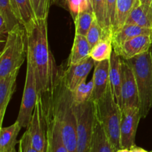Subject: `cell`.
Segmentation results:
<instances>
[{
	"instance_id": "cell-21",
	"label": "cell",
	"mask_w": 152,
	"mask_h": 152,
	"mask_svg": "<svg viewBox=\"0 0 152 152\" xmlns=\"http://www.w3.org/2000/svg\"><path fill=\"white\" fill-rule=\"evenodd\" d=\"M22 126L19 122L16 121L8 127H1L0 129V152L10 151L15 149L18 143L17 137Z\"/></svg>"
},
{
	"instance_id": "cell-27",
	"label": "cell",
	"mask_w": 152,
	"mask_h": 152,
	"mask_svg": "<svg viewBox=\"0 0 152 152\" xmlns=\"http://www.w3.org/2000/svg\"><path fill=\"white\" fill-rule=\"evenodd\" d=\"M94 92V80L93 79L90 80L88 83H81L77 90L73 92L74 94V100L76 105L84 103L92 99Z\"/></svg>"
},
{
	"instance_id": "cell-22",
	"label": "cell",
	"mask_w": 152,
	"mask_h": 152,
	"mask_svg": "<svg viewBox=\"0 0 152 152\" xmlns=\"http://www.w3.org/2000/svg\"><path fill=\"white\" fill-rule=\"evenodd\" d=\"M126 24L136 25L152 29V7L140 4L131 12Z\"/></svg>"
},
{
	"instance_id": "cell-38",
	"label": "cell",
	"mask_w": 152,
	"mask_h": 152,
	"mask_svg": "<svg viewBox=\"0 0 152 152\" xmlns=\"http://www.w3.org/2000/svg\"><path fill=\"white\" fill-rule=\"evenodd\" d=\"M7 152H17L16 151V149H13V150H12V151H7Z\"/></svg>"
},
{
	"instance_id": "cell-7",
	"label": "cell",
	"mask_w": 152,
	"mask_h": 152,
	"mask_svg": "<svg viewBox=\"0 0 152 152\" xmlns=\"http://www.w3.org/2000/svg\"><path fill=\"white\" fill-rule=\"evenodd\" d=\"M39 93L32 65L27 59L26 78L17 120L22 128H28L37 104Z\"/></svg>"
},
{
	"instance_id": "cell-8",
	"label": "cell",
	"mask_w": 152,
	"mask_h": 152,
	"mask_svg": "<svg viewBox=\"0 0 152 152\" xmlns=\"http://www.w3.org/2000/svg\"><path fill=\"white\" fill-rule=\"evenodd\" d=\"M46 121V152H68L64 144L59 120L47 94H42Z\"/></svg>"
},
{
	"instance_id": "cell-1",
	"label": "cell",
	"mask_w": 152,
	"mask_h": 152,
	"mask_svg": "<svg viewBox=\"0 0 152 152\" xmlns=\"http://www.w3.org/2000/svg\"><path fill=\"white\" fill-rule=\"evenodd\" d=\"M28 54L35 76L39 94L52 89L56 70L50 52L48 37V19L38 20L35 26L27 33Z\"/></svg>"
},
{
	"instance_id": "cell-25",
	"label": "cell",
	"mask_w": 152,
	"mask_h": 152,
	"mask_svg": "<svg viewBox=\"0 0 152 152\" xmlns=\"http://www.w3.org/2000/svg\"><path fill=\"white\" fill-rule=\"evenodd\" d=\"M114 48L112 45V37L103 39L91 48L90 57L95 62L109 59L111 56Z\"/></svg>"
},
{
	"instance_id": "cell-32",
	"label": "cell",
	"mask_w": 152,
	"mask_h": 152,
	"mask_svg": "<svg viewBox=\"0 0 152 152\" xmlns=\"http://www.w3.org/2000/svg\"><path fill=\"white\" fill-rule=\"evenodd\" d=\"M116 6H117V0H106L107 25L108 28L111 32L113 31L114 20H115Z\"/></svg>"
},
{
	"instance_id": "cell-31",
	"label": "cell",
	"mask_w": 152,
	"mask_h": 152,
	"mask_svg": "<svg viewBox=\"0 0 152 152\" xmlns=\"http://www.w3.org/2000/svg\"><path fill=\"white\" fill-rule=\"evenodd\" d=\"M53 2L68 10L74 20L81 11L82 0H53Z\"/></svg>"
},
{
	"instance_id": "cell-18",
	"label": "cell",
	"mask_w": 152,
	"mask_h": 152,
	"mask_svg": "<svg viewBox=\"0 0 152 152\" xmlns=\"http://www.w3.org/2000/svg\"><path fill=\"white\" fill-rule=\"evenodd\" d=\"M19 22L25 28L26 33L33 29L37 19L31 0H13Z\"/></svg>"
},
{
	"instance_id": "cell-37",
	"label": "cell",
	"mask_w": 152,
	"mask_h": 152,
	"mask_svg": "<svg viewBox=\"0 0 152 152\" xmlns=\"http://www.w3.org/2000/svg\"><path fill=\"white\" fill-rule=\"evenodd\" d=\"M116 152H130V149H129V148H120Z\"/></svg>"
},
{
	"instance_id": "cell-12",
	"label": "cell",
	"mask_w": 152,
	"mask_h": 152,
	"mask_svg": "<svg viewBox=\"0 0 152 152\" xmlns=\"http://www.w3.org/2000/svg\"><path fill=\"white\" fill-rule=\"evenodd\" d=\"M95 65V61L88 57L78 64L68 65L63 69V77L65 86L71 92H74L81 83L86 81L89 73Z\"/></svg>"
},
{
	"instance_id": "cell-33",
	"label": "cell",
	"mask_w": 152,
	"mask_h": 152,
	"mask_svg": "<svg viewBox=\"0 0 152 152\" xmlns=\"http://www.w3.org/2000/svg\"><path fill=\"white\" fill-rule=\"evenodd\" d=\"M19 152H39L33 145L31 137L27 130L19 140Z\"/></svg>"
},
{
	"instance_id": "cell-24",
	"label": "cell",
	"mask_w": 152,
	"mask_h": 152,
	"mask_svg": "<svg viewBox=\"0 0 152 152\" xmlns=\"http://www.w3.org/2000/svg\"><path fill=\"white\" fill-rule=\"evenodd\" d=\"M91 152H115L111 146L102 125L95 120Z\"/></svg>"
},
{
	"instance_id": "cell-30",
	"label": "cell",
	"mask_w": 152,
	"mask_h": 152,
	"mask_svg": "<svg viewBox=\"0 0 152 152\" xmlns=\"http://www.w3.org/2000/svg\"><path fill=\"white\" fill-rule=\"evenodd\" d=\"M38 20L48 19L49 10L53 0H31Z\"/></svg>"
},
{
	"instance_id": "cell-13",
	"label": "cell",
	"mask_w": 152,
	"mask_h": 152,
	"mask_svg": "<svg viewBox=\"0 0 152 152\" xmlns=\"http://www.w3.org/2000/svg\"><path fill=\"white\" fill-rule=\"evenodd\" d=\"M152 46V35H141L128 40L114 50L123 59H129L145 53Z\"/></svg>"
},
{
	"instance_id": "cell-39",
	"label": "cell",
	"mask_w": 152,
	"mask_h": 152,
	"mask_svg": "<svg viewBox=\"0 0 152 152\" xmlns=\"http://www.w3.org/2000/svg\"><path fill=\"white\" fill-rule=\"evenodd\" d=\"M150 152H152V151H150Z\"/></svg>"
},
{
	"instance_id": "cell-6",
	"label": "cell",
	"mask_w": 152,
	"mask_h": 152,
	"mask_svg": "<svg viewBox=\"0 0 152 152\" xmlns=\"http://www.w3.org/2000/svg\"><path fill=\"white\" fill-rule=\"evenodd\" d=\"M77 120V152H91L95 120V105L92 99L76 105Z\"/></svg>"
},
{
	"instance_id": "cell-29",
	"label": "cell",
	"mask_w": 152,
	"mask_h": 152,
	"mask_svg": "<svg viewBox=\"0 0 152 152\" xmlns=\"http://www.w3.org/2000/svg\"><path fill=\"white\" fill-rule=\"evenodd\" d=\"M92 8L98 23L103 29L111 32L107 25L106 0H92Z\"/></svg>"
},
{
	"instance_id": "cell-19",
	"label": "cell",
	"mask_w": 152,
	"mask_h": 152,
	"mask_svg": "<svg viewBox=\"0 0 152 152\" xmlns=\"http://www.w3.org/2000/svg\"><path fill=\"white\" fill-rule=\"evenodd\" d=\"M141 35H152V29L136 25L126 24L112 34L113 48H117L128 40Z\"/></svg>"
},
{
	"instance_id": "cell-34",
	"label": "cell",
	"mask_w": 152,
	"mask_h": 152,
	"mask_svg": "<svg viewBox=\"0 0 152 152\" xmlns=\"http://www.w3.org/2000/svg\"><path fill=\"white\" fill-rule=\"evenodd\" d=\"M93 10L92 8V0H82V10Z\"/></svg>"
},
{
	"instance_id": "cell-11",
	"label": "cell",
	"mask_w": 152,
	"mask_h": 152,
	"mask_svg": "<svg viewBox=\"0 0 152 152\" xmlns=\"http://www.w3.org/2000/svg\"><path fill=\"white\" fill-rule=\"evenodd\" d=\"M140 107L139 92L133 70L123 59L122 62L121 109L126 107Z\"/></svg>"
},
{
	"instance_id": "cell-20",
	"label": "cell",
	"mask_w": 152,
	"mask_h": 152,
	"mask_svg": "<svg viewBox=\"0 0 152 152\" xmlns=\"http://www.w3.org/2000/svg\"><path fill=\"white\" fill-rule=\"evenodd\" d=\"M91 48L86 37L76 34L74 45L68 58V65L80 63L90 57Z\"/></svg>"
},
{
	"instance_id": "cell-16",
	"label": "cell",
	"mask_w": 152,
	"mask_h": 152,
	"mask_svg": "<svg viewBox=\"0 0 152 152\" xmlns=\"http://www.w3.org/2000/svg\"><path fill=\"white\" fill-rule=\"evenodd\" d=\"M19 70L10 73L4 78L0 79V125L2 127L3 120L13 94L16 89V78Z\"/></svg>"
},
{
	"instance_id": "cell-36",
	"label": "cell",
	"mask_w": 152,
	"mask_h": 152,
	"mask_svg": "<svg viewBox=\"0 0 152 152\" xmlns=\"http://www.w3.org/2000/svg\"><path fill=\"white\" fill-rule=\"evenodd\" d=\"M139 1L141 4H145L152 7V0H139Z\"/></svg>"
},
{
	"instance_id": "cell-2",
	"label": "cell",
	"mask_w": 152,
	"mask_h": 152,
	"mask_svg": "<svg viewBox=\"0 0 152 152\" xmlns=\"http://www.w3.org/2000/svg\"><path fill=\"white\" fill-rule=\"evenodd\" d=\"M47 94L60 124L64 144L68 152H77V120L74 94L65 86L63 69L56 70L53 88Z\"/></svg>"
},
{
	"instance_id": "cell-14",
	"label": "cell",
	"mask_w": 152,
	"mask_h": 152,
	"mask_svg": "<svg viewBox=\"0 0 152 152\" xmlns=\"http://www.w3.org/2000/svg\"><path fill=\"white\" fill-rule=\"evenodd\" d=\"M109 59L95 62L92 79L94 80V92L92 100L96 101L103 96L109 84Z\"/></svg>"
},
{
	"instance_id": "cell-10",
	"label": "cell",
	"mask_w": 152,
	"mask_h": 152,
	"mask_svg": "<svg viewBox=\"0 0 152 152\" xmlns=\"http://www.w3.org/2000/svg\"><path fill=\"white\" fill-rule=\"evenodd\" d=\"M120 123V148H129L135 145V137L140 120L142 118L140 107L123 108Z\"/></svg>"
},
{
	"instance_id": "cell-9",
	"label": "cell",
	"mask_w": 152,
	"mask_h": 152,
	"mask_svg": "<svg viewBox=\"0 0 152 152\" xmlns=\"http://www.w3.org/2000/svg\"><path fill=\"white\" fill-rule=\"evenodd\" d=\"M27 131L29 133L31 142L36 149L38 150L39 152H46V121L42 94H39Z\"/></svg>"
},
{
	"instance_id": "cell-15",
	"label": "cell",
	"mask_w": 152,
	"mask_h": 152,
	"mask_svg": "<svg viewBox=\"0 0 152 152\" xmlns=\"http://www.w3.org/2000/svg\"><path fill=\"white\" fill-rule=\"evenodd\" d=\"M122 62L121 56L113 50L109 59V83L114 93L116 101L121 108V85H122Z\"/></svg>"
},
{
	"instance_id": "cell-35",
	"label": "cell",
	"mask_w": 152,
	"mask_h": 152,
	"mask_svg": "<svg viewBox=\"0 0 152 152\" xmlns=\"http://www.w3.org/2000/svg\"><path fill=\"white\" fill-rule=\"evenodd\" d=\"M130 152H150V151H147L146 150H145L144 148H140V147H138L135 145L130 148Z\"/></svg>"
},
{
	"instance_id": "cell-23",
	"label": "cell",
	"mask_w": 152,
	"mask_h": 152,
	"mask_svg": "<svg viewBox=\"0 0 152 152\" xmlns=\"http://www.w3.org/2000/svg\"><path fill=\"white\" fill-rule=\"evenodd\" d=\"M140 4L139 0H117L115 20L112 34L126 24L131 12Z\"/></svg>"
},
{
	"instance_id": "cell-28",
	"label": "cell",
	"mask_w": 152,
	"mask_h": 152,
	"mask_svg": "<svg viewBox=\"0 0 152 152\" xmlns=\"http://www.w3.org/2000/svg\"><path fill=\"white\" fill-rule=\"evenodd\" d=\"M109 37H112V33L103 29L102 26L98 23L96 19H95L94 22H93L86 35L88 42L91 48L94 47L102 39Z\"/></svg>"
},
{
	"instance_id": "cell-3",
	"label": "cell",
	"mask_w": 152,
	"mask_h": 152,
	"mask_svg": "<svg viewBox=\"0 0 152 152\" xmlns=\"http://www.w3.org/2000/svg\"><path fill=\"white\" fill-rule=\"evenodd\" d=\"M94 105L96 120L102 125L111 146L116 152L120 149L122 110L116 101L110 83L105 94L95 101Z\"/></svg>"
},
{
	"instance_id": "cell-26",
	"label": "cell",
	"mask_w": 152,
	"mask_h": 152,
	"mask_svg": "<svg viewBox=\"0 0 152 152\" xmlns=\"http://www.w3.org/2000/svg\"><path fill=\"white\" fill-rule=\"evenodd\" d=\"M95 19H96V16L93 10L80 11L74 20L76 34L86 37L88 31H89Z\"/></svg>"
},
{
	"instance_id": "cell-4",
	"label": "cell",
	"mask_w": 152,
	"mask_h": 152,
	"mask_svg": "<svg viewBox=\"0 0 152 152\" xmlns=\"http://www.w3.org/2000/svg\"><path fill=\"white\" fill-rule=\"evenodd\" d=\"M28 54V39L25 28L21 24L7 34L0 55V79L19 70Z\"/></svg>"
},
{
	"instance_id": "cell-5",
	"label": "cell",
	"mask_w": 152,
	"mask_h": 152,
	"mask_svg": "<svg viewBox=\"0 0 152 152\" xmlns=\"http://www.w3.org/2000/svg\"><path fill=\"white\" fill-rule=\"evenodd\" d=\"M125 61L133 70L139 92L141 117L145 118L152 108V46L145 53Z\"/></svg>"
},
{
	"instance_id": "cell-17",
	"label": "cell",
	"mask_w": 152,
	"mask_h": 152,
	"mask_svg": "<svg viewBox=\"0 0 152 152\" xmlns=\"http://www.w3.org/2000/svg\"><path fill=\"white\" fill-rule=\"evenodd\" d=\"M20 24L13 0H0V34L1 37Z\"/></svg>"
}]
</instances>
